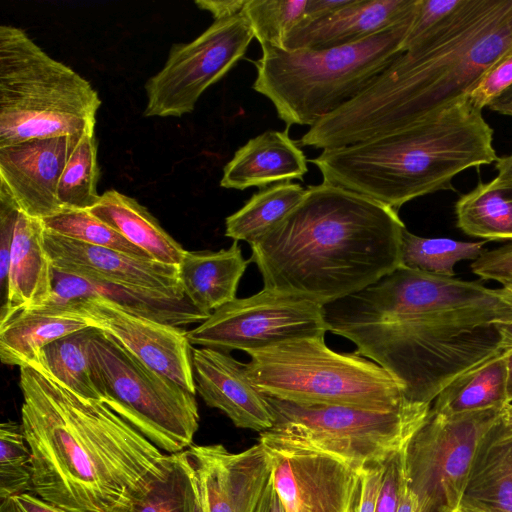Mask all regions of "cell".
I'll return each instance as SVG.
<instances>
[{"mask_svg": "<svg viewBox=\"0 0 512 512\" xmlns=\"http://www.w3.org/2000/svg\"><path fill=\"white\" fill-rule=\"evenodd\" d=\"M288 131L269 130L248 140L224 166L220 186L263 189L292 180L303 181L308 159Z\"/></svg>", "mask_w": 512, "mask_h": 512, "instance_id": "44dd1931", "label": "cell"}, {"mask_svg": "<svg viewBox=\"0 0 512 512\" xmlns=\"http://www.w3.org/2000/svg\"><path fill=\"white\" fill-rule=\"evenodd\" d=\"M20 209L9 189L0 182V287L2 303L6 294L14 230Z\"/></svg>", "mask_w": 512, "mask_h": 512, "instance_id": "60d3db41", "label": "cell"}, {"mask_svg": "<svg viewBox=\"0 0 512 512\" xmlns=\"http://www.w3.org/2000/svg\"><path fill=\"white\" fill-rule=\"evenodd\" d=\"M100 105L88 80L48 55L24 30L0 26V146L95 133Z\"/></svg>", "mask_w": 512, "mask_h": 512, "instance_id": "52a82bcc", "label": "cell"}, {"mask_svg": "<svg viewBox=\"0 0 512 512\" xmlns=\"http://www.w3.org/2000/svg\"><path fill=\"white\" fill-rule=\"evenodd\" d=\"M254 39L241 12L214 20L188 43L173 44L162 69L145 84V117H181L241 60Z\"/></svg>", "mask_w": 512, "mask_h": 512, "instance_id": "7c38bea8", "label": "cell"}, {"mask_svg": "<svg viewBox=\"0 0 512 512\" xmlns=\"http://www.w3.org/2000/svg\"><path fill=\"white\" fill-rule=\"evenodd\" d=\"M457 227L486 241H512V182L480 181L455 203Z\"/></svg>", "mask_w": 512, "mask_h": 512, "instance_id": "f1b7e54d", "label": "cell"}, {"mask_svg": "<svg viewBox=\"0 0 512 512\" xmlns=\"http://www.w3.org/2000/svg\"><path fill=\"white\" fill-rule=\"evenodd\" d=\"M46 230L82 243L116 250L135 258L152 259L89 210H63L42 220Z\"/></svg>", "mask_w": 512, "mask_h": 512, "instance_id": "e575fe53", "label": "cell"}, {"mask_svg": "<svg viewBox=\"0 0 512 512\" xmlns=\"http://www.w3.org/2000/svg\"><path fill=\"white\" fill-rule=\"evenodd\" d=\"M460 508L512 512V437L500 417L478 446Z\"/></svg>", "mask_w": 512, "mask_h": 512, "instance_id": "484cf974", "label": "cell"}, {"mask_svg": "<svg viewBox=\"0 0 512 512\" xmlns=\"http://www.w3.org/2000/svg\"><path fill=\"white\" fill-rule=\"evenodd\" d=\"M255 512H286L275 490L271 476L262 493L261 499Z\"/></svg>", "mask_w": 512, "mask_h": 512, "instance_id": "c3c4849f", "label": "cell"}, {"mask_svg": "<svg viewBox=\"0 0 512 512\" xmlns=\"http://www.w3.org/2000/svg\"><path fill=\"white\" fill-rule=\"evenodd\" d=\"M384 462L368 464L359 471L347 512H375Z\"/></svg>", "mask_w": 512, "mask_h": 512, "instance_id": "b9f144b4", "label": "cell"}, {"mask_svg": "<svg viewBox=\"0 0 512 512\" xmlns=\"http://www.w3.org/2000/svg\"><path fill=\"white\" fill-rule=\"evenodd\" d=\"M463 0H419L415 17L404 42V51L435 33L460 7Z\"/></svg>", "mask_w": 512, "mask_h": 512, "instance_id": "74e56055", "label": "cell"}, {"mask_svg": "<svg viewBox=\"0 0 512 512\" xmlns=\"http://www.w3.org/2000/svg\"><path fill=\"white\" fill-rule=\"evenodd\" d=\"M199 501L185 451L165 454L157 467L129 490L111 512H199Z\"/></svg>", "mask_w": 512, "mask_h": 512, "instance_id": "4316f807", "label": "cell"}, {"mask_svg": "<svg viewBox=\"0 0 512 512\" xmlns=\"http://www.w3.org/2000/svg\"><path fill=\"white\" fill-rule=\"evenodd\" d=\"M42 220L20 209L12 243L6 294L0 319L46 305L53 293V266L44 248Z\"/></svg>", "mask_w": 512, "mask_h": 512, "instance_id": "603a6c76", "label": "cell"}, {"mask_svg": "<svg viewBox=\"0 0 512 512\" xmlns=\"http://www.w3.org/2000/svg\"><path fill=\"white\" fill-rule=\"evenodd\" d=\"M404 446L391 453L384 462L375 512H397L399 508L407 488Z\"/></svg>", "mask_w": 512, "mask_h": 512, "instance_id": "f35d334b", "label": "cell"}, {"mask_svg": "<svg viewBox=\"0 0 512 512\" xmlns=\"http://www.w3.org/2000/svg\"><path fill=\"white\" fill-rule=\"evenodd\" d=\"M196 392L212 408L225 413L238 428L263 432L273 425L265 395L250 381L245 364L229 353L192 349Z\"/></svg>", "mask_w": 512, "mask_h": 512, "instance_id": "d6986e66", "label": "cell"}, {"mask_svg": "<svg viewBox=\"0 0 512 512\" xmlns=\"http://www.w3.org/2000/svg\"><path fill=\"white\" fill-rule=\"evenodd\" d=\"M32 492L65 512H111L165 454L99 400L20 367Z\"/></svg>", "mask_w": 512, "mask_h": 512, "instance_id": "3957f363", "label": "cell"}, {"mask_svg": "<svg viewBox=\"0 0 512 512\" xmlns=\"http://www.w3.org/2000/svg\"><path fill=\"white\" fill-rule=\"evenodd\" d=\"M471 271L482 280L499 284L512 278V243L484 250L470 265Z\"/></svg>", "mask_w": 512, "mask_h": 512, "instance_id": "7bdbcfd3", "label": "cell"}, {"mask_svg": "<svg viewBox=\"0 0 512 512\" xmlns=\"http://www.w3.org/2000/svg\"><path fill=\"white\" fill-rule=\"evenodd\" d=\"M512 85V48L507 51L467 94L470 103L483 110Z\"/></svg>", "mask_w": 512, "mask_h": 512, "instance_id": "ab89813d", "label": "cell"}, {"mask_svg": "<svg viewBox=\"0 0 512 512\" xmlns=\"http://www.w3.org/2000/svg\"><path fill=\"white\" fill-rule=\"evenodd\" d=\"M323 305L301 295L265 288L215 310L192 330L191 345L246 353L281 342L325 336Z\"/></svg>", "mask_w": 512, "mask_h": 512, "instance_id": "4fadbf2b", "label": "cell"}, {"mask_svg": "<svg viewBox=\"0 0 512 512\" xmlns=\"http://www.w3.org/2000/svg\"><path fill=\"white\" fill-rule=\"evenodd\" d=\"M18 512H65L32 492L12 497Z\"/></svg>", "mask_w": 512, "mask_h": 512, "instance_id": "7dc6e473", "label": "cell"}, {"mask_svg": "<svg viewBox=\"0 0 512 512\" xmlns=\"http://www.w3.org/2000/svg\"><path fill=\"white\" fill-rule=\"evenodd\" d=\"M512 48V0H463L431 36L298 140L331 149L403 129L464 98Z\"/></svg>", "mask_w": 512, "mask_h": 512, "instance_id": "7a4b0ae2", "label": "cell"}, {"mask_svg": "<svg viewBox=\"0 0 512 512\" xmlns=\"http://www.w3.org/2000/svg\"><path fill=\"white\" fill-rule=\"evenodd\" d=\"M0 512H18L12 497L0 500Z\"/></svg>", "mask_w": 512, "mask_h": 512, "instance_id": "11a10c76", "label": "cell"}, {"mask_svg": "<svg viewBox=\"0 0 512 512\" xmlns=\"http://www.w3.org/2000/svg\"><path fill=\"white\" fill-rule=\"evenodd\" d=\"M507 350L464 375L442 391L431 410L452 416L502 409L507 401Z\"/></svg>", "mask_w": 512, "mask_h": 512, "instance_id": "f546056e", "label": "cell"}, {"mask_svg": "<svg viewBox=\"0 0 512 512\" xmlns=\"http://www.w3.org/2000/svg\"><path fill=\"white\" fill-rule=\"evenodd\" d=\"M488 241H460L447 237H422L404 229L401 242V265L444 277L455 276L459 262L475 261Z\"/></svg>", "mask_w": 512, "mask_h": 512, "instance_id": "d6a6232c", "label": "cell"}, {"mask_svg": "<svg viewBox=\"0 0 512 512\" xmlns=\"http://www.w3.org/2000/svg\"><path fill=\"white\" fill-rule=\"evenodd\" d=\"M62 305L81 315L90 326L113 337L151 369L196 394L193 348L187 331L133 314L99 297L74 299Z\"/></svg>", "mask_w": 512, "mask_h": 512, "instance_id": "5bb4252c", "label": "cell"}, {"mask_svg": "<svg viewBox=\"0 0 512 512\" xmlns=\"http://www.w3.org/2000/svg\"><path fill=\"white\" fill-rule=\"evenodd\" d=\"M95 327L65 335L37 352L27 366L35 367L74 394L89 400H100L94 385L88 355V342Z\"/></svg>", "mask_w": 512, "mask_h": 512, "instance_id": "4dcf8cb0", "label": "cell"}, {"mask_svg": "<svg viewBox=\"0 0 512 512\" xmlns=\"http://www.w3.org/2000/svg\"><path fill=\"white\" fill-rule=\"evenodd\" d=\"M89 212L146 252L153 260L180 265L186 250L134 198L115 189L101 194Z\"/></svg>", "mask_w": 512, "mask_h": 512, "instance_id": "83f0119b", "label": "cell"}, {"mask_svg": "<svg viewBox=\"0 0 512 512\" xmlns=\"http://www.w3.org/2000/svg\"><path fill=\"white\" fill-rule=\"evenodd\" d=\"M286 512H347L359 471L325 453L259 438Z\"/></svg>", "mask_w": 512, "mask_h": 512, "instance_id": "9a60e30c", "label": "cell"}, {"mask_svg": "<svg viewBox=\"0 0 512 512\" xmlns=\"http://www.w3.org/2000/svg\"><path fill=\"white\" fill-rule=\"evenodd\" d=\"M265 395V394H264ZM273 417L259 438L335 457L359 471L402 448L426 419L431 405L409 402L390 410L305 404L265 395Z\"/></svg>", "mask_w": 512, "mask_h": 512, "instance_id": "9c48e42d", "label": "cell"}, {"mask_svg": "<svg viewBox=\"0 0 512 512\" xmlns=\"http://www.w3.org/2000/svg\"><path fill=\"white\" fill-rule=\"evenodd\" d=\"M416 10L394 26L348 45L318 50L263 46L254 61L252 88L270 100L286 128H310L354 99L404 52Z\"/></svg>", "mask_w": 512, "mask_h": 512, "instance_id": "8992f818", "label": "cell"}, {"mask_svg": "<svg viewBox=\"0 0 512 512\" xmlns=\"http://www.w3.org/2000/svg\"><path fill=\"white\" fill-rule=\"evenodd\" d=\"M496 289L506 305L505 315L496 322L499 347L504 351L512 349V278L501 283Z\"/></svg>", "mask_w": 512, "mask_h": 512, "instance_id": "ee69618b", "label": "cell"}, {"mask_svg": "<svg viewBox=\"0 0 512 512\" xmlns=\"http://www.w3.org/2000/svg\"><path fill=\"white\" fill-rule=\"evenodd\" d=\"M419 0H351L332 14L300 23L286 36L283 49H327L362 41L401 22Z\"/></svg>", "mask_w": 512, "mask_h": 512, "instance_id": "ffe728a7", "label": "cell"}, {"mask_svg": "<svg viewBox=\"0 0 512 512\" xmlns=\"http://www.w3.org/2000/svg\"><path fill=\"white\" fill-rule=\"evenodd\" d=\"M308 0H247L242 13L260 46L283 48L288 33L305 17Z\"/></svg>", "mask_w": 512, "mask_h": 512, "instance_id": "d590c367", "label": "cell"}, {"mask_svg": "<svg viewBox=\"0 0 512 512\" xmlns=\"http://www.w3.org/2000/svg\"><path fill=\"white\" fill-rule=\"evenodd\" d=\"M199 512H200V510H199Z\"/></svg>", "mask_w": 512, "mask_h": 512, "instance_id": "680465c9", "label": "cell"}, {"mask_svg": "<svg viewBox=\"0 0 512 512\" xmlns=\"http://www.w3.org/2000/svg\"><path fill=\"white\" fill-rule=\"evenodd\" d=\"M507 401L508 403H512V349L507 350Z\"/></svg>", "mask_w": 512, "mask_h": 512, "instance_id": "db71d44e", "label": "cell"}, {"mask_svg": "<svg viewBox=\"0 0 512 512\" xmlns=\"http://www.w3.org/2000/svg\"><path fill=\"white\" fill-rule=\"evenodd\" d=\"M493 130L464 97L421 122L354 144L324 149L308 161L323 182L398 211L418 197L454 190L459 173L496 162Z\"/></svg>", "mask_w": 512, "mask_h": 512, "instance_id": "5b68a950", "label": "cell"}, {"mask_svg": "<svg viewBox=\"0 0 512 512\" xmlns=\"http://www.w3.org/2000/svg\"><path fill=\"white\" fill-rule=\"evenodd\" d=\"M247 0H196L198 8L208 11L214 20L235 16L242 12Z\"/></svg>", "mask_w": 512, "mask_h": 512, "instance_id": "f6af8a7d", "label": "cell"}, {"mask_svg": "<svg viewBox=\"0 0 512 512\" xmlns=\"http://www.w3.org/2000/svg\"><path fill=\"white\" fill-rule=\"evenodd\" d=\"M497 176L499 181L512 182V154L498 157L495 162Z\"/></svg>", "mask_w": 512, "mask_h": 512, "instance_id": "f907efd6", "label": "cell"}, {"mask_svg": "<svg viewBox=\"0 0 512 512\" xmlns=\"http://www.w3.org/2000/svg\"><path fill=\"white\" fill-rule=\"evenodd\" d=\"M196 484L200 512H255L271 476V462L260 442L240 453L222 444L185 450Z\"/></svg>", "mask_w": 512, "mask_h": 512, "instance_id": "2e32d148", "label": "cell"}, {"mask_svg": "<svg viewBox=\"0 0 512 512\" xmlns=\"http://www.w3.org/2000/svg\"><path fill=\"white\" fill-rule=\"evenodd\" d=\"M90 297L108 300L133 314L177 327L200 324L210 316L196 309L186 297L132 289L53 269V293L48 303L63 304L70 300Z\"/></svg>", "mask_w": 512, "mask_h": 512, "instance_id": "7402d4cb", "label": "cell"}, {"mask_svg": "<svg viewBox=\"0 0 512 512\" xmlns=\"http://www.w3.org/2000/svg\"><path fill=\"white\" fill-rule=\"evenodd\" d=\"M501 410L447 416L430 409L404 446L416 512L458 511L478 446Z\"/></svg>", "mask_w": 512, "mask_h": 512, "instance_id": "8fae6325", "label": "cell"}, {"mask_svg": "<svg viewBox=\"0 0 512 512\" xmlns=\"http://www.w3.org/2000/svg\"><path fill=\"white\" fill-rule=\"evenodd\" d=\"M250 260L244 259L238 241L218 251H185L179 280L188 301L211 314L236 299L240 279Z\"/></svg>", "mask_w": 512, "mask_h": 512, "instance_id": "cb8c5ba5", "label": "cell"}, {"mask_svg": "<svg viewBox=\"0 0 512 512\" xmlns=\"http://www.w3.org/2000/svg\"><path fill=\"white\" fill-rule=\"evenodd\" d=\"M305 190L292 181L260 189L239 210L226 218L225 236L252 244L299 203Z\"/></svg>", "mask_w": 512, "mask_h": 512, "instance_id": "1f68e13d", "label": "cell"}, {"mask_svg": "<svg viewBox=\"0 0 512 512\" xmlns=\"http://www.w3.org/2000/svg\"><path fill=\"white\" fill-rule=\"evenodd\" d=\"M32 453L22 424L0 425V500L32 492ZM33 493V492H32Z\"/></svg>", "mask_w": 512, "mask_h": 512, "instance_id": "8d00e7d4", "label": "cell"}, {"mask_svg": "<svg viewBox=\"0 0 512 512\" xmlns=\"http://www.w3.org/2000/svg\"><path fill=\"white\" fill-rule=\"evenodd\" d=\"M397 512H416V502L408 488H406Z\"/></svg>", "mask_w": 512, "mask_h": 512, "instance_id": "816d5d0a", "label": "cell"}, {"mask_svg": "<svg viewBox=\"0 0 512 512\" xmlns=\"http://www.w3.org/2000/svg\"><path fill=\"white\" fill-rule=\"evenodd\" d=\"M505 313L497 289L402 265L323 306L327 332L350 340L409 401L426 405L503 352L496 322Z\"/></svg>", "mask_w": 512, "mask_h": 512, "instance_id": "6da1fadb", "label": "cell"}, {"mask_svg": "<svg viewBox=\"0 0 512 512\" xmlns=\"http://www.w3.org/2000/svg\"><path fill=\"white\" fill-rule=\"evenodd\" d=\"M89 326L81 315L62 304L19 310L0 319L1 362L27 366L49 343Z\"/></svg>", "mask_w": 512, "mask_h": 512, "instance_id": "d4e9b609", "label": "cell"}, {"mask_svg": "<svg viewBox=\"0 0 512 512\" xmlns=\"http://www.w3.org/2000/svg\"><path fill=\"white\" fill-rule=\"evenodd\" d=\"M492 111L512 117V85L488 106Z\"/></svg>", "mask_w": 512, "mask_h": 512, "instance_id": "681fc988", "label": "cell"}, {"mask_svg": "<svg viewBox=\"0 0 512 512\" xmlns=\"http://www.w3.org/2000/svg\"><path fill=\"white\" fill-rule=\"evenodd\" d=\"M44 248L53 269L86 279L185 297L179 266L82 243L44 228Z\"/></svg>", "mask_w": 512, "mask_h": 512, "instance_id": "ac0fdd59", "label": "cell"}, {"mask_svg": "<svg viewBox=\"0 0 512 512\" xmlns=\"http://www.w3.org/2000/svg\"><path fill=\"white\" fill-rule=\"evenodd\" d=\"M350 1L351 0H308L305 17L301 23L320 20L344 7Z\"/></svg>", "mask_w": 512, "mask_h": 512, "instance_id": "bcb514c9", "label": "cell"}, {"mask_svg": "<svg viewBox=\"0 0 512 512\" xmlns=\"http://www.w3.org/2000/svg\"><path fill=\"white\" fill-rule=\"evenodd\" d=\"M88 355L100 400L111 410L168 454L193 444L199 427L195 394L97 328L88 342Z\"/></svg>", "mask_w": 512, "mask_h": 512, "instance_id": "30bf717a", "label": "cell"}, {"mask_svg": "<svg viewBox=\"0 0 512 512\" xmlns=\"http://www.w3.org/2000/svg\"><path fill=\"white\" fill-rule=\"evenodd\" d=\"M84 134L0 146V182L27 215L43 220L63 211L57 198L58 183Z\"/></svg>", "mask_w": 512, "mask_h": 512, "instance_id": "e0dca14e", "label": "cell"}, {"mask_svg": "<svg viewBox=\"0 0 512 512\" xmlns=\"http://www.w3.org/2000/svg\"><path fill=\"white\" fill-rule=\"evenodd\" d=\"M456 512H460V511H456Z\"/></svg>", "mask_w": 512, "mask_h": 512, "instance_id": "6f0895ef", "label": "cell"}, {"mask_svg": "<svg viewBox=\"0 0 512 512\" xmlns=\"http://www.w3.org/2000/svg\"><path fill=\"white\" fill-rule=\"evenodd\" d=\"M406 228L398 211L322 182L250 244L265 288L326 305L361 291L401 265Z\"/></svg>", "mask_w": 512, "mask_h": 512, "instance_id": "277c9868", "label": "cell"}, {"mask_svg": "<svg viewBox=\"0 0 512 512\" xmlns=\"http://www.w3.org/2000/svg\"><path fill=\"white\" fill-rule=\"evenodd\" d=\"M98 145L95 133H85L71 154L58 183L57 198L63 210H89L100 199Z\"/></svg>", "mask_w": 512, "mask_h": 512, "instance_id": "836d02e7", "label": "cell"}, {"mask_svg": "<svg viewBox=\"0 0 512 512\" xmlns=\"http://www.w3.org/2000/svg\"><path fill=\"white\" fill-rule=\"evenodd\" d=\"M500 420L508 434L512 437V403H508L502 408Z\"/></svg>", "mask_w": 512, "mask_h": 512, "instance_id": "f5cc1de1", "label": "cell"}, {"mask_svg": "<svg viewBox=\"0 0 512 512\" xmlns=\"http://www.w3.org/2000/svg\"><path fill=\"white\" fill-rule=\"evenodd\" d=\"M460 512H487V511H480V510H473V509H458Z\"/></svg>", "mask_w": 512, "mask_h": 512, "instance_id": "9f6ffc18", "label": "cell"}, {"mask_svg": "<svg viewBox=\"0 0 512 512\" xmlns=\"http://www.w3.org/2000/svg\"><path fill=\"white\" fill-rule=\"evenodd\" d=\"M247 354L250 381L271 397L374 410L411 402L401 384L381 366L355 352L333 351L325 336L293 339Z\"/></svg>", "mask_w": 512, "mask_h": 512, "instance_id": "ba28073f", "label": "cell"}]
</instances>
